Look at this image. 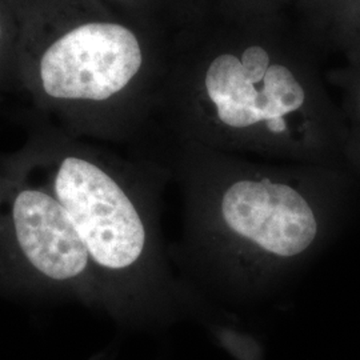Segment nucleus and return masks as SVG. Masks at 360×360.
<instances>
[{"instance_id":"4","label":"nucleus","mask_w":360,"mask_h":360,"mask_svg":"<svg viewBox=\"0 0 360 360\" xmlns=\"http://www.w3.org/2000/svg\"><path fill=\"white\" fill-rule=\"evenodd\" d=\"M171 35L98 0H23L13 83L39 116L94 142L138 148L153 129Z\"/></svg>"},{"instance_id":"7","label":"nucleus","mask_w":360,"mask_h":360,"mask_svg":"<svg viewBox=\"0 0 360 360\" xmlns=\"http://www.w3.org/2000/svg\"><path fill=\"white\" fill-rule=\"evenodd\" d=\"M110 11L172 35L195 11L196 0H98Z\"/></svg>"},{"instance_id":"6","label":"nucleus","mask_w":360,"mask_h":360,"mask_svg":"<svg viewBox=\"0 0 360 360\" xmlns=\"http://www.w3.org/2000/svg\"><path fill=\"white\" fill-rule=\"evenodd\" d=\"M290 13L321 53L360 51V0H295Z\"/></svg>"},{"instance_id":"3","label":"nucleus","mask_w":360,"mask_h":360,"mask_svg":"<svg viewBox=\"0 0 360 360\" xmlns=\"http://www.w3.org/2000/svg\"><path fill=\"white\" fill-rule=\"evenodd\" d=\"M6 154L65 208L90 263L96 311L136 328L175 322L196 306L162 231L167 169L153 158L75 136L32 115Z\"/></svg>"},{"instance_id":"5","label":"nucleus","mask_w":360,"mask_h":360,"mask_svg":"<svg viewBox=\"0 0 360 360\" xmlns=\"http://www.w3.org/2000/svg\"><path fill=\"white\" fill-rule=\"evenodd\" d=\"M0 297L96 309L90 263L65 208L0 154Z\"/></svg>"},{"instance_id":"9","label":"nucleus","mask_w":360,"mask_h":360,"mask_svg":"<svg viewBox=\"0 0 360 360\" xmlns=\"http://www.w3.org/2000/svg\"><path fill=\"white\" fill-rule=\"evenodd\" d=\"M22 23L23 0H0V87L13 83Z\"/></svg>"},{"instance_id":"8","label":"nucleus","mask_w":360,"mask_h":360,"mask_svg":"<svg viewBox=\"0 0 360 360\" xmlns=\"http://www.w3.org/2000/svg\"><path fill=\"white\" fill-rule=\"evenodd\" d=\"M346 65L326 72L328 84H335L343 94L339 105L347 124L351 143L360 171V51L345 53Z\"/></svg>"},{"instance_id":"11","label":"nucleus","mask_w":360,"mask_h":360,"mask_svg":"<svg viewBox=\"0 0 360 360\" xmlns=\"http://www.w3.org/2000/svg\"><path fill=\"white\" fill-rule=\"evenodd\" d=\"M0 89H1V87H0Z\"/></svg>"},{"instance_id":"1","label":"nucleus","mask_w":360,"mask_h":360,"mask_svg":"<svg viewBox=\"0 0 360 360\" xmlns=\"http://www.w3.org/2000/svg\"><path fill=\"white\" fill-rule=\"evenodd\" d=\"M193 143L360 178L322 55L288 11L242 13L198 1L171 35L148 143Z\"/></svg>"},{"instance_id":"2","label":"nucleus","mask_w":360,"mask_h":360,"mask_svg":"<svg viewBox=\"0 0 360 360\" xmlns=\"http://www.w3.org/2000/svg\"><path fill=\"white\" fill-rule=\"evenodd\" d=\"M155 160L183 199L169 257L198 302L242 306L278 295L333 240L355 176L193 143L156 142Z\"/></svg>"},{"instance_id":"10","label":"nucleus","mask_w":360,"mask_h":360,"mask_svg":"<svg viewBox=\"0 0 360 360\" xmlns=\"http://www.w3.org/2000/svg\"><path fill=\"white\" fill-rule=\"evenodd\" d=\"M219 342L239 360H257L262 355L257 342L248 335L240 334L229 328H221L218 331Z\"/></svg>"}]
</instances>
